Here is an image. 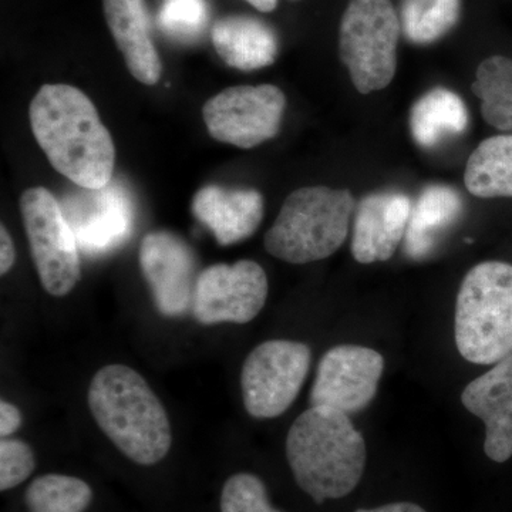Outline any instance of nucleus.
<instances>
[{
	"label": "nucleus",
	"mask_w": 512,
	"mask_h": 512,
	"mask_svg": "<svg viewBox=\"0 0 512 512\" xmlns=\"http://www.w3.org/2000/svg\"><path fill=\"white\" fill-rule=\"evenodd\" d=\"M29 117L33 136L57 173L89 190L111 183L116 147L82 90L45 84L30 103Z\"/></svg>",
	"instance_id": "nucleus-1"
},
{
	"label": "nucleus",
	"mask_w": 512,
	"mask_h": 512,
	"mask_svg": "<svg viewBox=\"0 0 512 512\" xmlns=\"http://www.w3.org/2000/svg\"><path fill=\"white\" fill-rule=\"evenodd\" d=\"M286 460L296 485L316 504L352 493L365 473L367 450L348 414L312 407L293 421Z\"/></svg>",
	"instance_id": "nucleus-2"
},
{
	"label": "nucleus",
	"mask_w": 512,
	"mask_h": 512,
	"mask_svg": "<svg viewBox=\"0 0 512 512\" xmlns=\"http://www.w3.org/2000/svg\"><path fill=\"white\" fill-rule=\"evenodd\" d=\"M87 403L97 426L131 463L154 467L170 453V419L136 370L126 365L101 367L90 383Z\"/></svg>",
	"instance_id": "nucleus-3"
},
{
	"label": "nucleus",
	"mask_w": 512,
	"mask_h": 512,
	"mask_svg": "<svg viewBox=\"0 0 512 512\" xmlns=\"http://www.w3.org/2000/svg\"><path fill=\"white\" fill-rule=\"evenodd\" d=\"M355 210V198L348 190L299 188L288 195L266 232V252L295 265L329 258L345 244Z\"/></svg>",
	"instance_id": "nucleus-4"
},
{
	"label": "nucleus",
	"mask_w": 512,
	"mask_h": 512,
	"mask_svg": "<svg viewBox=\"0 0 512 512\" xmlns=\"http://www.w3.org/2000/svg\"><path fill=\"white\" fill-rule=\"evenodd\" d=\"M456 345L476 365H495L512 353V265L481 262L461 282Z\"/></svg>",
	"instance_id": "nucleus-5"
},
{
	"label": "nucleus",
	"mask_w": 512,
	"mask_h": 512,
	"mask_svg": "<svg viewBox=\"0 0 512 512\" xmlns=\"http://www.w3.org/2000/svg\"><path fill=\"white\" fill-rule=\"evenodd\" d=\"M400 35L392 0H350L340 22L339 55L357 92H377L392 83Z\"/></svg>",
	"instance_id": "nucleus-6"
},
{
	"label": "nucleus",
	"mask_w": 512,
	"mask_h": 512,
	"mask_svg": "<svg viewBox=\"0 0 512 512\" xmlns=\"http://www.w3.org/2000/svg\"><path fill=\"white\" fill-rule=\"evenodd\" d=\"M20 212L30 254L45 291L66 296L80 281L79 244L55 195L43 187L29 188L20 197Z\"/></svg>",
	"instance_id": "nucleus-7"
},
{
	"label": "nucleus",
	"mask_w": 512,
	"mask_h": 512,
	"mask_svg": "<svg viewBox=\"0 0 512 512\" xmlns=\"http://www.w3.org/2000/svg\"><path fill=\"white\" fill-rule=\"evenodd\" d=\"M311 362V348L305 343L268 340L256 346L241 373L248 414L255 419H275L284 414L301 393Z\"/></svg>",
	"instance_id": "nucleus-8"
},
{
	"label": "nucleus",
	"mask_w": 512,
	"mask_h": 512,
	"mask_svg": "<svg viewBox=\"0 0 512 512\" xmlns=\"http://www.w3.org/2000/svg\"><path fill=\"white\" fill-rule=\"evenodd\" d=\"M286 97L279 87L237 86L215 94L202 107V117L214 140L239 148H254L281 130Z\"/></svg>",
	"instance_id": "nucleus-9"
},
{
	"label": "nucleus",
	"mask_w": 512,
	"mask_h": 512,
	"mask_svg": "<svg viewBox=\"0 0 512 512\" xmlns=\"http://www.w3.org/2000/svg\"><path fill=\"white\" fill-rule=\"evenodd\" d=\"M264 268L251 259L208 266L198 276L192 313L201 325L251 322L268 298Z\"/></svg>",
	"instance_id": "nucleus-10"
},
{
	"label": "nucleus",
	"mask_w": 512,
	"mask_h": 512,
	"mask_svg": "<svg viewBox=\"0 0 512 512\" xmlns=\"http://www.w3.org/2000/svg\"><path fill=\"white\" fill-rule=\"evenodd\" d=\"M384 372V359L376 350L339 345L320 359L311 390V406L355 414L373 402Z\"/></svg>",
	"instance_id": "nucleus-11"
},
{
	"label": "nucleus",
	"mask_w": 512,
	"mask_h": 512,
	"mask_svg": "<svg viewBox=\"0 0 512 512\" xmlns=\"http://www.w3.org/2000/svg\"><path fill=\"white\" fill-rule=\"evenodd\" d=\"M138 256L158 311L170 318L190 311L200 276L190 245L174 232L154 231L144 237Z\"/></svg>",
	"instance_id": "nucleus-12"
},
{
	"label": "nucleus",
	"mask_w": 512,
	"mask_h": 512,
	"mask_svg": "<svg viewBox=\"0 0 512 512\" xmlns=\"http://www.w3.org/2000/svg\"><path fill=\"white\" fill-rule=\"evenodd\" d=\"M60 205L77 244L87 254H103L116 248L133 227V205L127 191L113 180L97 190L80 188Z\"/></svg>",
	"instance_id": "nucleus-13"
},
{
	"label": "nucleus",
	"mask_w": 512,
	"mask_h": 512,
	"mask_svg": "<svg viewBox=\"0 0 512 512\" xmlns=\"http://www.w3.org/2000/svg\"><path fill=\"white\" fill-rule=\"evenodd\" d=\"M412 201L402 192H375L356 205L352 254L359 264L389 261L404 241Z\"/></svg>",
	"instance_id": "nucleus-14"
},
{
	"label": "nucleus",
	"mask_w": 512,
	"mask_h": 512,
	"mask_svg": "<svg viewBox=\"0 0 512 512\" xmlns=\"http://www.w3.org/2000/svg\"><path fill=\"white\" fill-rule=\"evenodd\" d=\"M464 407L485 424L484 451L495 463L512 457V353L468 384Z\"/></svg>",
	"instance_id": "nucleus-15"
},
{
	"label": "nucleus",
	"mask_w": 512,
	"mask_h": 512,
	"mask_svg": "<svg viewBox=\"0 0 512 512\" xmlns=\"http://www.w3.org/2000/svg\"><path fill=\"white\" fill-rule=\"evenodd\" d=\"M191 211L210 229L222 247L238 244L255 234L264 218L261 192L252 188H227L207 185L194 195Z\"/></svg>",
	"instance_id": "nucleus-16"
},
{
	"label": "nucleus",
	"mask_w": 512,
	"mask_h": 512,
	"mask_svg": "<svg viewBox=\"0 0 512 512\" xmlns=\"http://www.w3.org/2000/svg\"><path fill=\"white\" fill-rule=\"evenodd\" d=\"M104 15L128 72L138 82L154 86L160 82L163 63L150 32L144 0H103Z\"/></svg>",
	"instance_id": "nucleus-17"
},
{
	"label": "nucleus",
	"mask_w": 512,
	"mask_h": 512,
	"mask_svg": "<svg viewBox=\"0 0 512 512\" xmlns=\"http://www.w3.org/2000/svg\"><path fill=\"white\" fill-rule=\"evenodd\" d=\"M211 39L221 59L242 72L271 66L279 53L275 30L252 16L232 15L217 20Z\"/></svg>",
	"instance_id": "nucleus-18"
},
{
	"label": "nucleus",
	"mask_w": 512,
	"mask_h": 512,
	"mask_svg": "<svg viewBox=\"0 0 512 512\" xmlns=\"http://www.w3.org/2000/svg\"><path fill=\"white\" fill-rule=\"evenodd\" d=\"M463 210V198L456 188L444 184L424 188L412 207L404 235V254L412 259L427 258L460 220Z\"/></svg>",
	"instance_id": "nucleus-19"
},
{
	"label": "nucleus",
	"mask_w": 512,
	"mask_h": 512,
	"mask_svg": "<svg viewBox=\"0 0 512 512\" xmlns=\"http://www.w3.org/2000/svg\"><path fill=\"white\" fill-rule=\"evenodd\" d=\"M468 127V110L464 100L446 87L424 93L410 110V131L421 148L440 146L450 138L461 136Z\"/></svg>",
	"instance_id": "nucleus-20"
},
{
	"label": "nucleus",
	"mask_w": 512,
	"mask_h": 512,
	"mask_svg": "<svg viewBox=\"0 0 512 512\" xmlns=\"http://www.w3.org/2000/svg\"><path fill=\"white\" fill-rule=\"evenodd\" d=\"M464 183L480 198H512V134L487 138L468 158Z\"/></svg>",
	"instance_id": "nucleus-21"
},
{
	"label": "nucleus",
	"mask_w": 512,
	"mask_h": 512,
	"mask_svg": "<svg viewBox=\"0 0 512 512\" xmlns=\"http://www.w3.org/2000/svg\"><path fill=\"white\" fill-rule=\"evenodd\" d=\"M23 500L28 512H87L94 490L83 478L46 473L29 481Z\"/></svg>",
	"instance_id": "nucleus-22"
},
{
	"label": "nucleus",
	"mask_w": 512,
	"mask_h": 512,
	"mask_svg": "<svg viewBox=\"0 0 512 512\" xmlns=\"http://www.w3.org/2000/svg\"><path fill=\"white\" fill-rule=\"evenodd\" d=\"M473 92L481 100L484 120L491 127L512 134V59L491 56L481 62Z\"/></svg>",
	"instance_id": "nucleus-23"
},
{
	"label": "nucleus",
	"mask_w": 512,
	"mask_h": 512,
	"mask_svg": "<svg viewBox=\"0 0 512 512\" xmlns=\"http://www.w3.org/2000/svg\"><path fill=\"white\" fill-rule=\"evenodd\" d=\"M402 33L413 45H433L461 18V0H402Z\"/></svg>",
	"instance_id": "nucleus-24"
},
{
	"label": "nucleus",
	"mask_w": 512,
	"mask_h": 512,
	"mask_svg": "<svg viewBox=\"0 0 512 512\" xmlns=\"http://www.w3.org/2000/svg\"><path fill=\"white\" fill-rule=\"evenodd\" d=\"M218 512H285L269 498L261 477L249 471L232 474L221 485Z\"/></svg>",
	"instance_id": "nucleus-25"
},
{
	"label": "nucleus",
	"mask_w": 512,
	"mask_h": 512,
	"mask_svg": "<svg viewBox=\"0 0 512 512\" xmlns=\"http://www.w3.org/2000/svg\"><path fill=\"white\" fill-rule=\"evenodd\" d=\"M205 0H164L158 15V25L165 35L180 42L198 39L208 25Z\"/></svg>",
	"instance_id": "nucleus-26"
},
{
	"label": "nucleus",
	"mask_w": 512,
	"mask_h": 512,
	"mask_svg": "<svg viewBox=\"0 0 512 512\" xmlns=\"http://www.w3.org/2000/svg\"><path fill=\"white\" fill-rule=\"evenodd\" d=\"M37 460L32 448L25 441L2 439L0 441V491L9 493L32 480Z\"/></svg>",
	"instance_id": "nucleus-27"
},
{
	"label": "nucleus",
	"mask_w": 512,
	"mask_h": 512,
	"mask_svg": "<svg viewBox=\"0 0 512 512\" xmlns=\"http://www.w3.org/2000/svg\"><path fill=\"white\" fill-rule=\"evenodd\" d=\"M22 424V416L18 407L12 403L2 400L0 403V436L2 439H8Z\"/></svg>",
	"instance_id": "nucleus-28"
},
{
	"label": "nucleus",
	"mask_w": 512,
	"mask_h": 512,
	"mask_svg": "<svg viewBox=\"0 0 512 512\" xmlns=\"http://www.w3.org/2000/svg\"><path fill=\"white\" fill-rule=\"evenodd\" d=\"M16 251L8 229H0V274L6 275L15 265Z\"/></svg>",
	"instance_id": "nucleus-29"
},
{
	"label": "nucleus",
	"mask_w": 512,
	"mask_h": 512,
	"mask_svg": "<svg viewBox=\"0 0 512 512\" xmlns=\"http://www.w3.org/2000/svg\"><path fill=\"white\" fill-rule=\"evenodd\" d=\"M356 512H427L420 505L414 503H390L370 510H357Z\"/></svg>",
	"instance_id": "nucleus-30"
},
{
	"label": "nucleus",
	"mask_w": 512,
	"mask_h": 512,
	"mask_svg": "<svg viewBox=\"0 0 512 512\" xmlns=\"http://www.w3.org/2000/svg\"><path fill=\"white\" fill-rule=\"evenodd\" d=\"M249 5L254 6L259 12H272L278 6V0H247Z\"/></svg>",
	"instance_id": "nucleus-31"
},
{
	"label": "nucleus",
	"mask_w": 512,
	"mask_h": 512,
	"mask_svg": "<svg viewBox=\"0 0 512 512\" xmlns=\"http://www.w3.org/2000/svg\"><path fill=\"white\" fill-rule=\"evenodd\" d=\"M292 2H295V0H292Z\"/></svg>",
	"instance_id": "nucleus-32"
}]
</instances>
